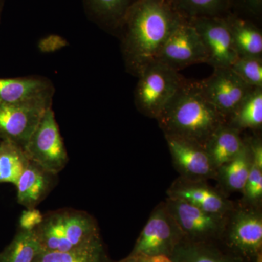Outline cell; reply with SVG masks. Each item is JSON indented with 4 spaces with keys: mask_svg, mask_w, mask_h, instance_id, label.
<instances>
[{
    "mask_svg": "<svg viewBox=\"0 0 262 262\" xmlns=\"http://www.w3.org/2000/svg\"><path fill=\"white\" fill-rule=\"evenodd\" d=\"M184 19L165 0H136L124 17L123 53L127 68L139 77L158 61L172 31Z\"/></svg>",
    "mask_w": 262,
    "mask_h": 262,
    "instance_id": "obj_1",
    "label": "cell"
},
{
    "mask_svg": "<svg viewBox=\"0 0 262 262\" xmlns=\"http://www.w3.org/2000/svg\"><path fill=\"white\" fill-rule=\"evenodd\" d=\"M156 120L165 135L184 138L203 146L227 122L208 101L201 83L186 80Z\"/></svg>",
    "mask_w": 262,
    "mask_h": 262,
    "instance_id": "obj_2",
    "label": "cell"
},
{
    "mask_svg": "<svg viewBox=\"0 0 262 262\" xmlns=\"http://www.w3.org/2000/svg\"><path fill=\"white\" fill-rule=\"evenodd\" d=\"M34 229L42 251L48 252L70 251L100 236L94 217L75 209L49 212Z\"/></svg>",
    "mask_w": 262,
    "mask_h": 262,
    "instance_id": "obj_3",
    "label": "cell"
},
{
    "mask_svg": "<svg viewBox=\"0 0 262 262\" xmlns=\"http://www.w3.org/2000/svg\"><path fill=\"white\" fill-rule=\"evenodd\" d=\"M221 241L245 262H261L262 213L260 207L241 202L228 215Z\"/></svg>",
    "mask_w": 262,
    "mask_h": 262,
    "instance_id": "obj_4",
    "label": "cell"
},
{
    "mask_svg": "<svg viewBox=\"0 0 262 262\" xmlns=\"http://www.w3.org/2000/svg\"><path fill=\"white\" fill-rule=\"evenodd\" d=\"M138 77L136 106L146 117L155 119L185 80L178 71L160 61L146 67Z\"/></svg>",
    "mask_w": 262,
    "mask_h": 262,
    "instance_id": "obj_5",
    "label": "cell"
},
{
    "mask_svg": "<svg viewBox=\"0 0 262 262\" xmlns=\"http://www.w3.org/2000/svg\"><path fill=\"white\" fill-rule=\"evenodd\" d=\"M24 151L29 161L56 175L68 163V154L51 106L45 112Z\"/></svg>",
    "mask_w": 262,
    "mask_h": 262,
    "instance_id": "obj_6",
    "label": "cell"
},
{
    "mask_svg": "<svg viewBox=\"0 0 262 262\" xmlns=\"http://www.w3.org/2000/svg\"><path fill=\"white\" fill-rule=\"evenodd\" d=\"M165 204L182 230L184 239L196 242H216L222 239L229 215L209 213L170 196L166 198Z\"/></svg>",
    "mask_w": 262,
    "mask_h": 262,
    "instance_id": "obj_7",
    "label": "cell"
},
{
    "mask_svg": "<svg viewBox=\"0 0 262 262\" xmlns=\"http://www.w3.org/2000/svg\"><path fill=\"white\" fill-rule=\"evenodd\" d=\"M184 239L182 230L162 202L151 212L129 256H170Z\"/></svg>",
    "mask_w": 262,
    "mask_h": 262,
    "instance_id": "obj_8",
    "label": "cell"
},
{
    "mask_svg": "<svg viewBox=\"0 0 262 262\" xmlns=\"http://www.w3.org/2000/svg\"><path fill=\"white\" fill-rule=\"evenodd\" d=\"M51 103L43 100L0 105V139L13 141L24 149Z\"/></svg>",
    "mask_w": 262,
    "mask_h": 262,
    "instance_id": "obj_9",
    "label": "cell"
},
{
    "mask_svg": "<svg viewBox=\"0 0 262 262\" xmlns=\"http://www.w3.org/2000/svg\"><path fill=\"white\" fill-rule=\"evenodd\" d=\"M158 61L177 71L208 62L204 45L189 20L183 19L172 31L160 52Z\"/></svg>",
    "mask_w": 262,
    "mask_h": 262,
    "instance_id": "obj_10",
    "label": "cell"
},
{
    "mask_svg": "<svg viewBox=\"0 0 262 262\" xmlns=\"http://www.w3.org/2000/svg\"><path fill=\"white\" fill-rule=\"evenodd\" d=\"M200 83L208 101L226 122L254 89L246 83L230 68L214 69L211 77Z\"/></svg>",
    "mask_w": 262,
    "mask_h": 262,
    "instance_id": "obj_11",
    "label": "cell"
},
{
    "mask_svg": "<svg viewBox=\"0 0 262 262\" xmlns=\"http://www.w3.org/2000/svg\"><path fill=\"white\" fill-rule=\"evenodd\" d=\"M208 56L207 63L214 69L229 68L238 58L228 23L216 16L191 18Z\"/></svg>",
    "mask_w": 262,
    "mask_h": 262,
    "instance_id": "obj_12",
    "label": "cell"
},
{
    "mask_svg": "<svg viewBox=\"0 0 262 262\" xmlns=\"http://www.w3.org/2000/svg\"><path fill=\"white\" fill-rule=\"evenodd\" d=\"M174 166L182 178L194 181L216 179L217 170L204 146L195 141L165 135Z\"/></svg>",
    "mask_w": 262,
    "mask_h": 262,
    "instance_id": "obj_13",
    "label": "cell"
},
{
    "mask_svg": "<svg viewBox=\"0 0 262 262\" xmlns=\"http://www.w3.org/2000/svg\"><path fill=\"white\" fill-rule=\"evenodd\" d=\"M167 195L215 214L229 215L236 206L225 193L212 187L206 181L189 180L181 177L169 188Z\"/></svg>",
    "mask_w": 262,
    "mask_h": 262,
    "instance_id": "obj_14",
    "label": "cell"
},
{
    "mask_svg": "<svg viewBox=\"0 0 262 262\" xmlns=\"http://www.w3.org/2000/svg\"><path fill=\"white\" fill-rule=\"evenodd\" d=\"M56 176L29 160L15 185L19 204L34 209L54 187Z\"/></svg>",
    "mask_w": 262,
    "mask_h": 262,
    "instance_id": "obj_15",
    "label": "cell"
},
{
    "mask_svg": "<svg viewBox=\"0 0 262 262\" xmlns=\"http://www.w3.org/2000/svg\"><path fill=\"white\" fill-rule=\"evenodd\" d=\"M53 94V84L42 77L0 78V105L52 101Z\"/></svg>",
    "mask_w": 262,
    "mask_h": 262,
    "instance_id": "obj_16",
    "label": "cell"
},
{
    "mask_svg": "<svg viewBox=\"0 0 262 262\" xmlns=\"http://www.w3.org/2000/svg\"><path fill=\"white\" fill-rule=\"evenodd\" d=\"M246 144L241 131L226 123L221 125L210 136L204 148L214 168L218 170L239 155Z\"/></svg>",
    "mask_w": 262,
    "mask_h": 262,
    "instance_id": "obj_17",
    "label": "cell"
},
{
    "mask_svg": "<svg viewBox=\"0 0 262 262\" xmlns=\"http://www.w3.org/2000/svg\"><path fill=\"white\" fill-rule=\"evenodd\" d=\"M173 262H245L220 248L216 242H196L184 239L170 255Z\"/></svg>",
    "mask_w": 262,
    "mask_h": 262,
    "instance_id": "obj_18",
    "label": "cell"
},
{
    "mask_svg": "<svg viewBox=\"0 0 262 262\" xmlns=\"http://www.w3.org/2000/svg\"><path fill=\"white\" fill-rule=\"evenodd\" d=\"M226 20L238 57L262 58V34L260 29L251 22L235 17H229Z\"/></svg>",
    "mask_w": 262,
    "mask_h": 262,
    "instance_id": "obj_19",
    "label": "cell"
},
{
    "mask_svg": "<svg viewBox=\"0 0 262 262\" xmlns=\"http://www.w3.org/2000/svg\"><path fill=\"white\" fill-rule=\"evenodd\" d=\"M245 141L246 144L239 155L217 170V180L229 192H242L251 170L252 156L247 139Z\"/></svg>",
    "mask_w": 262,
    "mask_h": 262,
    "instance_id": "obj_20",
    "label": "cell"
},
{
    "mask_svg": "<svg viewBox=\"0 0 262 262\" xmlns=\"http://www.w3.org/2000/svg\"><path fill=\"white\" fill-rule=\"evenodd\" d=\"M33 262H107L101 236L64 252L41 251Z\"/></svg>",
    "mask_w": 262,
    "mask_h": 262,
    "instance_id": "obj_21",
    "label": "cell"
},
{
    "mask_svg": "<svg viewBox=\"0 0 262 262\" xmlns=\"http://www.w3.org/2000/svg\"><path fill=\"white\" fill-rule=\"evenodd\" d=\"M227 123L242 132L245 129H261L262 125V88H254L245 98Z\"/></svg>",
    "mask_w": 262,
    "mask_h": 262,
    "instance_id": "obj_22",
    "label": "cell"
},
{
    "mask_svg": "<svg viewBox=\"0 0 262 262\" xmlns=\"http://www.w3.org/2000/svg\"><path fill=\"white\" fill-rule=\"evenodd\" d=\"M41 251L35 229L19 228L12 242L0 253V262H33Z\"/></svg>",
    "mask_w": 262,
    "mask_h": 262,
    "instance_id": "obj_23",
    "label": "cell"
},
{
    "mask_svg": "<svg viewBox=\"0 0 262 262\" xmlns=\"http://www.w3.org/2000/svg\"><path fill=\"white\" fill-rule=\"evenodd\" d=\"M24 149L8 140L0 142V183L14 184L28 163Z\"/></svg>",
    "mask_w": 262,
    "mask_h": 262,
    "instance_id": "obj_24",
    "label": "cell"
},
{
    "mask_svg": "<svg viewBox=\"0 0 262 262\" xmlns=\"http://www.w3.org/2000/svg\"><path fill=\"white\" fill-rule=\"evenodd\" d=\"M91 11L99 20L120 24L127 10L136 0H84Z\"/></svg>",
    "mask_w": 262,
    "mask_h": 262,
    "instance_id": "obj_25",
    "label": "cell"
},
{
    "mask_svg": "<svg viewBox=\"0 0 262 262\" xmlns=\"http://www.w3.org/2000/svg\"><path fill=\"white\" fill-rule=\"evenodd\" d=\"M226 0H176L173 7L183 16L212 17L225 8Z\"/></svg>",
    "mask_w": 262,
    "mask_h": 262,
    "instance_id": "obj_26",
    "label": "cell"
},
{
    "mask_svg": "<svg viewBox=\"0 0 262 262\" xmlns=\"http://www.w3.org/2000/svg\"><path fill=\"white\" fill-rule=\"evenodd\" d=\"M229 68L251 87L262 88V58L238 57Z\"/></svg>",
    "mask_w": 262,
    "mask_h": 262,
    "instance_id": "obj_27",
    "label": "cell"
},
{
    "mask_svg": "<svg viewBox=\"0 0 262 262\" xmlns=\"http://www.w3.org/2000/svg\"><path fill=\"white\" fill-rule=\"evenodd\" d=\"M244 200L242 203L250 206L261 207L262 201V168H259L252 160L251 170L244 189Z\"/></svg>",
    "mask_w": 262,
    "mask_h": 262,
    "instance_id": "obj_28",
    "label": "cell"
},
{
    "mask_svg": "<svg viewBox=\"0 0 262 262\" xmlns=\"http://www.w3.org/2000/svg\"><path fill=\"white\" fill-rule=\"evenodd\" d=\"M43 215L37 210L27 209L23 212L19 222V228L24 229H34L40 224Z\"/></svg>",
    "mask_w": 262,
    "mask_h": 262,
    "instance_id": "obj_29",
    "label": "cell"
},
{
    "mask_svg": "<svg viewBox=\"0 0 262 262\" xmlns=\"http://www.w3.org/2000/svg\"><path fill=\"white\" fill-rule=\"evenodd\" d=\"M137 262H173L170 256L167 255H152V256H131Z\"/></svg>",
    "mask_w": 262,
    "mask_h": 262,
    "instance_id": "obj_30",
    "label": "cell"
},
{
    "mask_svg": "<svg viewBox=\"0 0 262 262\" xmlns=\"http://www.w3.org/2000/svg\"><path fill=\"white\" fill-rule=\"evenodd\" d=\"M244 1L253 13H258L261 11L262 0H244Z\"/></svg>",
    "mask_w": 262,
    "mask_h": 262,
    "instance_id": "obj_31",
    "label": "cell"
},
{
    "mask_svg": "<svg viewBox=\"0 0 262 262\" xmlns=\"http://www.w3.org/2000/svg\"><path fill=\"white\" fill-rule=\"evenodd\" d=\"M119 262H137L136 261L135 258L131 257V256H127L125 259L122 260V261Z\"/></svg>",
    "mask_w": 262,
    "mask_h": 262,
    "instance_id": "obj_32",
    "label": "cell"
},
{
    "mask_svg": "<svg viewBox=\"0 0 262 262\" xmlns=\"http://www.w3.org/2000/svg\"><path fill=\"white\" fill-rule=\"evenodd\" d=\"M3 0H0V20H1L2 10H3Z\"/></svg>",
    "mask_w": 262,
    "mask_h": 262,
    "instance_id": "obj_33",
    "label": "cell"
},
{
    "mask_svg": "<svg viewBox=\"0 0 262 262\" xmlns=\"http://www.w3.org/2000/svg\"><path fill=\"white\" fill-rule=\"evenodd\" d=\"M167 3H169V4L171 5L173 7L174 3H175L176 0H165ZM174 8V7H173Z\"/></svg>",
    "mask_w": 262,
    "mask_h": 262,
    "instance_id": "obj_34",
    "label": "cell"
}]
</instances>
